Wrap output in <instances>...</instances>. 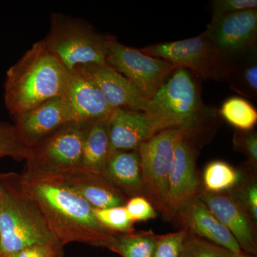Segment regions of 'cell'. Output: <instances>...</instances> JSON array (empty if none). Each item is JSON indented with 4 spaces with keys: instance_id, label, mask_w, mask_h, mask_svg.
Returning <instances> with one entry per match:
<instances>
[{
    "instance_id": "ffe728a7",
    "label": "cell",
    "mask_w": 257,
    "mask_h": 257,
    "mask_svg": "<svg viewBox=\"0 0 257 257\" xmlns=\"http://www.w3.org/2000/svg\"><path fill=\"white\" fill-rule=\"evenodd\" d=\"M106 120L81 124L83 128L82 168L101 174L111 152L109 126Z\"/></svg>"
},
{
    "instance_id": "5b68a950",
    "label": "cell",
    "mask_w": 257,
    "mask_h": 257,
    "mask_svg": "<svg viewBox=\"0 0 257 257\" xmlns=\"http://www.w3.org/2000/svg\"><path fill=\"white\" fill-rule=\"evenodd\" d=\"M109 35L80 18L53 13L45 45L69 71L80 66L104 65Z\"/></svg>"
},
{
    "instance_id": "8fae6325",
    "label": "cell",
    "mask_w": 257,
    "mask_h": 257,
    "mask_svg": "<svg viewBox=\"0 0 257 257\" xmlns=\"http://www.w3.org/2000/svg\"><path fill=\"white\" fill-rule=\"evenodd\" d=\"M193 139L187 131L176 145L173 165L169 176L163 214L173 219L197 197L199 180L196 173Z\"/></svg>"
},
{
    "instance_id": "3957f363",
    "label": "cell",
    "mask_w": 257,
    "mask_h": 257,
    "mask_svg": "<svg viewBox=\"0 0 257 257\" xmlns=\"http://www.w3.org/2000/svg\"><path fill=\"white\" fill-rule=\"evenodd\" d=\"M34 245L62 246L19 187L15 173L0 175V255L9 256Z\"/></svg>"
},
{
    "instance_id": "6da1fadb",
    "label": "cell",
    "mask_w": 257,
    "mask_h": 257,
    "mask_svg": "<svg viewBox=\"0 0 257 257\" xmlns=\"http://www.w3.org/2000/svg\"><path fill=\"white\" fill-rule=\"evenodd\" d=\"M15 178L61 246L80 242L112 251L118 234L100 224L94 208L60 176L25 169Z\"/></svg>"
},
{
    "instance_id": "603a6c76",
    "label": "cell",
    "mask_w": 257,
    "mask_h": 257,
    "mask_svg": "<svg viewBox=\"0 0 257 257\" xmlns=\"http://www.w3.org/2000/svg\"><path fill=\"white\" fill-rule=\"evenodd\" d=\"M157 237L152 231L118 234L112 251L122 257H152Z\"/></svg>"
},
{
    "instance_id": "44dd1931",
    "label": "cell",
    "mask_w": 257,
    "mask_h": 257,
    "mask_svg": "<svg viewBox=\"0 0 257 257\" xmlns=\"http://www.w3.org/2000/svg\"><path fill=\"white\" fill-rule=\"evenodd\" d=\"M224 81L231 90L248 99H257V47L228 67Z\"/></svg>"
},
{
    "instance_id": "2e32d148",
    "label": "cell",
    "mask_w": 257,
    "mask_h": 257,
    "mask_svg": "<svg viewBox=\"0 0 257 257\" xmlns=\"http://www.w3.org/2000/svg\"><path fill=\"white\" fill-rule=\"evenodd\" d=\"M100 89L109 105L115 109L148 113L147 99L124 76L104 65H87L76 67Z\"/></svg>"
},
{
    "instance_id": "277c9868",
    "label": "cell",
    "mask_w": 257,
    "mask_h": 257,
    "mask_svg": "<svg viewBox=\"0 0 257 257\" xmlns=\"http://www.w3.org/2000/svg\"><path fill=\"white\" fill-rule=\"evenodd\" d=\"M150 99L148 114L183 128L193 139L202 126L214 121L219 111L204 104L199 78L185 68L175 69Z\"/></svg>"
},
{
    "instance_id": "f1b7e54d",
    "label": "cell",
    "mask_w": 257,
    "mask_h": 257,
    "mask_svg": "<svg viewBox=\"0 0 257 257\" xmlns=\"http://www.w3.org/2000/svg\"><path fill=\"white\" fill-rule=\"evenodd\" d=\"M125 208L133 222L147 221L155 219L157 214L155 207L144 196H139L128 199Z\"/></svg>"
},
{
    "instance_id": "7c38bea8",
    "label": "cell",
    "mask_w": 257,
    "mask_h": 257,
    "mask_svg": "<svg viewBox=\"0 0 257 257\" xmlns=\"http://www.w3.org/2000/svg\"><path fill=\"white\" fill-rule=\"evenodd\" d=\"M234 236L243 252L256 256L257 243L253 221L238 197L230 193L203 192L198 197Z\"/></svg>"
},
{
    "instance_id": "d6986e66",
    "label": "cell",
    "mask_w": 257,
    "mask_h": 257,
    "mask_svg": "<svg viewBox=\"0 0 257 257\" xmlns=\"http://www.w3.org/2000/svg\"><path fill=\"white\" fill-rule=\"evenodd\" d=\"M101 174L126 199L139 196L145 197L138 151L111 152Z\"/></svg>"
},
{
    "instance_id": "4fadbf2b",
    "label": "cell",
    "mask_w": 257,
    "mask_h": 257,
    "mask_svg": "<svg viewBox=\"0 0 257 257\" xmlns=\"http://www.w3.org/2000/svg\"><path fill=\"white\" fill-rule=\"evenodd\" d=\"M14 121L17 137L28 150L64 125L73 122L62 96L42 103Z\"/></svg>"
},
{
    "instance_id": "8992f818",
    "label": "cell",
    "mask_w": 257,
    "mask_h": 257,
    "mask_svg": "<svg viewBox=\"0 0 257 257\" xmlns=\"http://www.w3.org/2000/svg\"><path fill=\"white\" fill-rule=\"evenodd\" d=\"M185 131L181 127L167 128L143 143L138 150L144 195L162 214L165 211L167 184L173 165L176 145Z\"/></svg>"
},
{
    "instance_id": "f546056e",
    "label": "cell",
    "mask_w": 257,
    "mask_h": 257,
    "mask_svg": "<svg viewBox=\"0 0 257 257\" xmlns=\"http://www.w3.org/2000/svg\"><path fill=\"white\" fill-rule=\"evenodd\" d=\"M234 145L236 150L242 152L250 163L256 166L257 163V135L255 130L237 131L235 133Z\"/></svg>"
},
{
    "instance_id": "ac0fdd59",
    "label": "cell",
    "mask_w": 257,
    "mask_h": 257,
    "mask_svg": "<svg viewBox=\"0 0 257 257\" xmlns=\"http://www.w3.org/2000/svg\"><path fill=\"white\" fill-rule=\"evenodd\" d=\"M57 175L94 209L124 206L128 201L101 174L80 167Z\"/></svg>"
},
{
    "instance_id": "d6a6232c",
    "label": "cell",
    "mask_w": 257,
    "mask_h": 257,
    "mask_svg": "<svg viewBox=\"0 0 257 257\" xmlns=\"http://www.w3.org/2000/svg\"><path fill=\"white\" fill-rule=\"evenodd\" d=\"M247 209L253 220L257 219V187L256 184H249L243 192V201H240Z\"/></svg>"
},
{
    "instance_id": "30bf717a",
    "label": "cell",
    "mask_w": 257,
    "mask_h": 257,
    "mask_svg": "<svg viewBox=\"0 0 257 257\" xmlns=\"http://www.w3.org/2000/svg\"><path fill=\"white\" fill-rule=\"evenodd\" d=\"M204 32L220 55L224 81L228 67L257 47V9L213 16Z\"/></svg>"
},
{
    "instance_id": "7402d4cb",
    "label": "cell",
    "mask_w": 257,
    "mask_h": 257,
    "mask_svg": "<svg viewBox=\"0 0 257 257\" xmlns=\"http://www.w3.org/2000/svg\"><path fill=\"white\" fill-rule=\"evenodd\" d=\"M219 114L240 131H249L256 124V108L249 101L239 96L226 99L219 110Z\"/></svg>"
},
{
    "instance_id": "484cf974",
    "label": "cell",
    "mask_w": 257,
    "mask_h": 257,
    "mask_svg": "<svg viewBox=\"0 0 257 257\" xmlns=\"http://www.w3.org/2000/svg\"><path fill=\"white\" fill-rule=\"evenodd\" d=\"M94 215L100 224L116 234L133 232L134 222L130 219L124 206L94 209Z\"/></svg>"
},
{
    "instance_id": "1f68e13d",
    "label": "cell",
    "mask_w": 257,
    "mask_h": 257,
    "mask_svg": "<svg viewBox=\"0 0 257 257\" xmlns=\"http://www.w3.org/2000/svg\"><path fill=\"white\" fill-rule=\"evenodd\" d=\"M62 246L52 245H34L3 257H62Z\"/></svg>"
},
{
    "instance_id": "5bb4252c",
    "label": "cell",
    "mask_w": 257,
    "mask_h": 257,
    "mask_svg": "<svg viewBox=\"0 0 257 257\" xmlns=\"http://www.w3.org/2000/svg\"><path fill=\"white\" fill-rule=\"evenodd\" d=\"M111 152L138 151L143 143L171 128L170 125L153 115L126 109H115L109 121Z\"/></svg>"
},
{
    "instance_id": "4dcf8cb0",
    "label": "cell",
    "mask_w": 257,
    "mask_h": 257,
    "mask_svg": "<svg viewBox=\"0 0 257 257\" xmlns=\"http://www.w3.org/2000/svg\"><path fill=\"white\" fill-rule=\"evenodd\" d=\"M213 16L257 9L256 0H216L213 2Z\"/></svg>"
},
{
    "instance_id": "4316f807",
    "label": "cell",
    "mask_w": 257,
    "mask_h": 257,
    "mask_svg": "<svg viewBox=\"0 0 257 257\" xmlns=\"http://www.w3.org/2000/svg\"><path fill=\"white\" fill-rule=\"evenodd\" d=\"M28 150L20 143L13 125L0 122V159L10 157L15 160H26Z\"/></svg>"
},
{
    "instance_id": "9c48e42d",
    "label": "cell",
    "mask_w": 257,
    "mask_h": 257,
    "mask_svg": "<svg viewBox=\"0 0 257 257\" xmlns=\"http://www.w3.org/2000/svg\"><path fill=\"white\" fill-rule=\"evenodd\" d=\"M82 125H64L28 150V170L60 175L82 167Z\"/></svg>"
},
{
    "instance_id": "836d02e7",
    "label": "cell",
    "mask_w": 257,
    "mask_h": 257,
    "mask_svg": "<svg viewBox=\"0 0 257 257\" xmlns=\"http://www.w3.org/2000/svg\"><path fill=\"white\" fill-rule=\"evenodd\" d=\"M235 257H256V256H253V255L248 254V253L243 252L240 253V254H236Z\"/></svg>"
},
{
    "instance_id": "83f0119b",
    "label": "cell",
    "mask_w": 257,
    "mask_h": 257,
    "mask_svg": "<svg viewBox=\"0 0 257 257\" xmlns=\"http://www.w3.org/2000/svg\"><path fill=\"white\" fill-rule=\"evenodd\" d=\"M187 229L177 232L158 235L152 257H179L186 236Z\"/></svg>"
},
{
    "instance_id": "9a60e30c",
    "label": "cell",
    "mask_w": 257,
    "mask_h": 257,
    "mask_svg": "<svg viewBox=\"0 0 257 257\" xmlns=\"http://www.w3.org/2000/svg\"><path fill=\"white\" fill-rule=\"evenodd\" d=\"M62 96L73 122L85 124L96 120L109 119L114 110L97 86L77 69L69 71Z\"/></svg>"
},
{
    "instance_id": "52a82bcc",
    "label": "cell",
    "mask_w": 257,
    "mask_h": 257,
    "mask_svg": "<svg viewBox=\"0 0 257 257\" xmlns=\"http://www.w3.org/2000/svg\"><path fill=\"white\" fill-rule=\"evenodd\" d=\"M106 63L128 79L147 99H151L176 67L140 50L125 46L109 35Z\"/></svg>"
},
{
    "instance_id": "cb8c5ba5",
    "label": "cell",
    "mask_w": 257,
    "mask_h": 257,
    "mask_svg": "<svg viewBox=\"0 0 257 257\" xmlns=\"http://www.w3.org/2000/svg\"><path fill=\"white\" fill-rule=\"evenodd\" d=\"M203 179L207 192H223L238 183L239 174L229 164L222 161H214L206 167Z\"/></svg>"
},
{
    "instance_id": "ba28073f",
    "label": "cell",
    "mask_w": 257,
    "mask_h": 257,
    "mask_svg": "<svg viewBox=\"0 0 257 257\" xmlns=\"http://www.w3.org/2000/svg\"><path fill=\"white\" fill-rule=\"evenodd\" d=\"M140 50L170 62L176 68L188 69L199 79L223 81L224 69L220 55L205 32L192 38L154 44Z\"/></svg>"
},
{
    "instance_id": "e575fe53",
    "label": "cell",
    "mask_w": 257,
    "mask_h": 257,
    "mask_svg": "<svg viewBox=\"0 0 257 257\" xmlns=\"http://www.w3.org/2000/svg\"><path fill=\"white\" fill-rule=\"evenodd\" d=\"M0 257H3V256H1V255H0Z\"/></svg>"
},
{
    "instance_id": "d4e9b609",
    "label": "cell",
    "mask_w": 257,
    "mask_h": 257,
    "mask_svg": "<svg viewBox=\"0 0 257 257\" xmlns=\"http://www.w3.org/2000/svg\"><path fill=\"white\" fill-rule=\"evenodd\" d=\"M236 253L227 248L187 233L179 257H235Z\"/></svg>"
},
{
    "instance_id": "e0dca14e",
    "label": "cell",
    "mask_w": 257,
    "mask_h": 257,
    "mask_svg": "<svg viewBox=\"0 0 257 257\" xmlns=\"http://www.w3.org/2000/svg\"><path fill=\"white\" fill-rule=\"evenodd\" d=\"M177 217L189 232L227 248L236 254L243 252L234 236L199 197L193 199Z\"/></svg>"
},
{
    "instance_id": "7a4b0ae2",
    "label": "cell",
    "mask_w": 257,
    "mask_h": 257,
    "mask_svg": "<svg viewBox=\"0 0 257 257\" xmlns=\"http://www.w3.org/2000/svg\"><path fill=\"white\" fill-rule=\"evenodd\" d=\"M69 74L43 40L34 43L7 71L4 101L13 119L49 99L62 96Z\"/></svg>"
}]
</instances>
